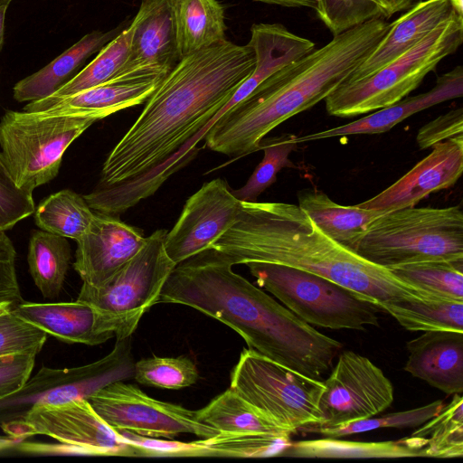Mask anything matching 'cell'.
<instances>
[{"label":"cell","mask_w":463,"mask_h":463,"mask_svg":"<svg viewBox=\"0 0 463 463\" xmlns=\"http://www.w3.org/2000/svg\"><path fill=\"white\" fill-rule=\"evenodd\" d=\"M96 121L92 118L6 111L0 121V153L15 184L32 194L52 180L66 149Z\"/></svg>","instance_id":"cell-8"},{"label":"cell","mask_w":463,"mask_h":463,"mask_svg":"<svg viewBox=\"0 0 463 463\" xmlns=\"http://www.w3.org/2000/svg\"><path fill=\"white\" fill-rule=\"evenodd\" d=\"M13 310L47 335L69 344L100 345L116 337L113 323L89 303L22 301Z\"/></svg>","instance_id":"cell-18"},{"label":"cell","mask_w":463,"mask_h":463,"mask_svg":"<svg viewBox=\"0 0 463 463\" xmlns=\"http://www.w3.org/2000/svg\"><path fill=\"white\" fill-rule=\"evenodd\" d=\"M13 0H0V5H5L8 7V5H10V3L12 2Z\"/></svg>","instance_id":"cell-49"},{"label":"cell","mask_w":463,"mask_h":463,"mask_svg":"<svg viewBox=\"0 0 463 463\" xmlns=\"http://www.w3.org/2000/svg\"><path fill=\"white\" fill-rule=\"evenodd\" d=\"M391 27L374 18L352 27L262 81L212 127L204 146L233 160L291 117L325 99L373 52Z\"/></svg>","instance_id":"cell-4"},{"label":"cell","mask_w":463,"mask_h":463,"mask_svg":"<svg viewBox=\"0 0 463 463\" xmlns=\"http://www.w3.org/2000/svg\"><path fill=\"white\" fill-rule=\"evenodd\" d=\"M386 8L388 18L395 13L408 9L414 0H380Z\"/></svg>","instance_id":"cell-45"},{"label":"cell","mask_w":463,"mask_h":463,"mask_svg":"<svg viewBox=\"0 0 463 463\" xmlns=\"http://www.w3.org/2000/svg\"><path fill=\"white\" fill-rule=\"evenodd\" d=\"M33 195L20 189L10 176L0 153V232L12 229L34 213Z\"/></svg>","instance_id":"cell-40"},{"label":"cell","mask_w":463,"mask_h":463,"mask_svg":"<svg viewBox=\"0 0 463 463\" xmlns=\"http://www.w3.org/2000/svg\"><path fill=\"white\" fill-rule=\"evenodd\" d=\"M180 57L224 41V7L218 0H174Z\"/></svg>","instance_id":"cell-27"},{"label":"cell","mask_w":463,"mask_h":463,"mask_svg":"<svg viewBox=\"0 0 463 463\" xmlns=\"http://www.w3.org/2000/svg\"><path fill=\"white\" fill-rule=\"evenodd\" d=\"M212 249L177 264L158 303L188 306L232 328L259 354L322 381L343 345L235 273Z\"/></svg>","instance_id":"cell-2"},{"label":"cell","mask_w":463,"mask_h":463,"mask_svg":"<svg viewBox=\"0 0 463 463\" xmlns=\"http://www.w3.org/2000/svg\"><path fill=\"white\" fill-rule=\"evenodd\" d=\"M241 202L229 184L217 178L190 196L164 240L165 250L176 265L207 250L238 220Z\"/></svg>","instance_id":"cell-14"},{"label":"cell","mask_w":463,"mask_h":463,"mask_svg":"<svg viewBox=\"0 0 463 463\" xmlns=\"http://www.w3.org/2000/svg\"><path fill=\"white\" fill-rule=\"evenodd\" d=\"M390 270L438 300L463 302V261L419 262Z\"/></svg>","instance_id":"cell-33"},{"label":"cell","mask_w":463,"mask_h":463,"mask_svg":"<svg viewBox=\"0 0 463 463\" xmlns=\"http://www.w3.org/2000/svg\"><path fill=\"white\" fill-rule=\"evenodd\" d=\"M7 6L0 5V52L3 48L5 39V19Z\"/></svg>","instance_id":"cell-47"},{"label":"cell","mask_w":463,"mask_h":463,"mask_svg":"<svg viewBox=\"0 0 463 463\" xmlns=\"http://www.w3.org/2000/svg\"><path fill=\"white\" fill-rule=\"evenodd\" d=\"M255 63L249 43L227 39L182 57L108 156L96 188L128 182L165 162L228 102Z\"/></svg>","instance_id":"cell-1"},{"label":"cell","mask_w":463,"mask_h":463,"mask_svg":"<svg viewBox=\"0 0 463 463\" xmlns=\"http://www.w3.org/2000/svg\"><path fill=\"white\" fill-rule=\"evenodd\" d=\"M245 265L259 287L309 325L354 330L380 325L376 305L326 278L275 263Z\"/></svg>","instance_id":"cell-7"},{"label":"cell","mask_w":463,"mask_h":463,"mask_svg":"<svg viewBox=\"0 0 463 463\" xmlns=\"http://www.w3.org/2000/svg\"><path fill=\"white\" fill-rule=\"evenodd\" d=\"M463 136V109H452L424 125L418 132L416 141L420 149L452 137Z\"/></svg>","instance_id":"cell-42"},{"label":"cell","mask_w":463,"mask_h":463,"mask_svg":"<svg viewBox=\"0 0 463 463\" xmlns=\"http://www.w3.org/2000/svg\"><path fill=\"white\" fill-rule=\"evenodd\" d=\"M34 362L35 356L31 355L0 357V400L13 396L24 388Z\"/></svg>","instance_id":"cell-41"},{"label":"cell","mask_w":463,"mask_h":463,"mask_svg":"<svg viewBox=\"0 0 463 463\" xmlns=\"http://www.w3.org/2000/svg\"><path fill=\"white\" fill-rule=\"evenodd\" d=\"M4 430L23 439L36 434L51 437L61 443L57 453L61 454L137 457V448L108 425L84 398L57 402L38 400Z\"/></svg>","instance_id":"cell-11"},{"label":"cell","mask_w":463,"mask_h":463,"mask_svg":"<svg viewBox=\"0 0 463 463\" xmlns=\"http://www.w3.org/2000/svg\"><path fill=\"white\" fill-rule=\"evenodd\" d=\"M315 11L333 36L374 18L388 19L380 0H318Z\"/></svg>","instance_id":"cell-38"},{"label":"cell","mask_w":463,"mask_h":463,"mask_svg":"<svg viewBox=\"0 0 463 463\" xmlns=\"http://www.w3.org/2000/svg\"><path fill=\"white\" fill-rule=\"evenodd\" d=\"M425 437V455L429 458H460L463 456V398L454 393L449 404L433 418L412 432Z\"/></svg>","instance_id":"cell-34"},{"label":"cell","mask_w":463,"mask_h":463,"mask_svg":"<svg viewBox=\"0 0 463 463\" xmlns=\"http://www.w3.org/2000/svg\"><path fill=\"white\" fill-rule=\"evenodd\" d=\"M291 442L286 432H219L191 442L162 439L158 453L160 457L270 458L281 457Z\"/></svg>","instance_id":"cell-23"},{"label":"cell","mask_w":463,"mask_h":463,"mask_svg":"<svg viewBox=\"0 0 463 463\" xmlns=\"http://www.w3.org/2000/svg\"><path fill=\"white\" fill-rule=\"evenodd\" d=\"M133 378L141 384L178 390L194 384L199 373L195 364L186 356H152L134 364Z\"/></svg>","instance_id":"cell-37"},{"label":"cell","mask_w":463,"mask_h":463,"mask_svg":"<svg viewBox=\"0 0 463 463\" xmlns=\"http://www.w3.org/2000/svg\"><path fill=\"white\" fill-rule=\"evenodd\" d=\"M444 406V402L439 400L422 407L390 413L379 418L371 417L332 428L308 425L300 428L298 432L319 433L325 437L340 439L344 436L382 428H416L436 416Z\"/></svg>","instance_id":"cell-36"},{"label":"cell","mask_w":463,"mask_h":463,"mask_svg":"<svg viewBox=\"0 0 463 463\" xmlns=\"http://www.w3.org/2000/svg\"><path fill=\"white\" fill-rule=\"evenodd\" d=\"M71 261L66 238L35 231L29 241L27 262L32 279L44 298L57 299L63 288Z\"/></svg>","instance_id":"cell-29"},{"label":"cell","mask_w":463,"mask_h":463,"mask_svg":"<svg viewBox=\"0 0 463 463\" xmlns=\"http://www.w3.org/2000/svg\"><path fill=\"white\" fill-rule=\"evenodd\" d=\"M319 400L322 420L315 425L332 428L375 416L393 402V387L383 371L368 358L352 351L339 353L336 364L323 382Z\"/></svg>","instance_id":"cell-13"},{"label":"cell","mask_w":463,"mask_h":463,"mask_svg":"<svg viewBox=\"0 0 463 463\" xmlns=\"http://www.w3.org/2000/svg\"><path fill=\"white\" fill-rule=\"evenodd\" d=\"M463 96V69L458 65L438 77L429 91L375 110L355 121L319 132L298 137V143L358 134L384 133L398 123L423 109Z\"/></svg>","instance_id":"cell-20"},{"label":"cell","mask_w":463,"mask_h":463,"mask_svg":"<svg viewBox=\"0 0 463 463\" xmlns=\"http://www.w3.org/2000/svg\"><path fill=\"white\" fill-rule=\"evenodd\" d=\"M297 196L298 205L324 233L354 251L369 224L383 213L357 205L338 204L317 188H305Z\"/></svg>","instance_id":"cell-25"},{"label":"cell","mask_w":463,"mask_h":463,"mask_svg":"<svg viewBox=\"0 0 463 463\" xmlns=\"http://www.w3.org/2000/svg\"><path fill=\"white\" fill-rule=\"evenodd\" d=\"M425 437L413 436L389 441H350L335 438L291 442L283 457L305 458H401L426 457Z\"/></svg>","instance_id":"cell-26"},{"label":"cell","mask_w":463,"mask_h":463,"mask_svg":"<svg viewBox=\"0 0 463 463\" xmlns=\"http://www.w3.org/2000/svg\"><path fill=\"white\" fill-rule=\"evenodd\" d=\"M141 230L118 215L94 212L87 232L77 241L73 268L82 283L99 287L129 261L145 245Z\"/></svg>","instance_id":"cell-17"},{"label":"cell","mask_w":463,"mask_h":463,"mask_svg":"<svg viewBox=\"0 0 463 463\" xmlns=\"http://www.w3.org/2000/svg\"><path fill=\"white\" fill-rule=\"evenodd\" d=\"M406 348V372L447 394L463 392V332L425 331Z\"/></svg>","instance_id":"cell-19"},{"label":"cell","mask_w":463,"mask_h":463,"mask_svg":"<svg viewBox=\"0 0 463 463\" xmlns=\"http://www.w3.org/2000/svg\"><path fill=\"white\" fill-rule=\"evenodd\" d=\"M278 428L296 434L322 420V381L307 377L249 348L241 353L231 385Z\"/></svg>","instance_id":"cell-9"},{"label":"cell","mask_w":463,"mask_h":463,"mask_svg":"<svg viewBox=\"0 0 463 463\" xmlns=\"http://www.w3.org/2000/svg\"><path fill=\"white\" fill-rule=\"evenodd\" d=\"M165 77H136L109 80L60 99L39 113L48 116L92 118L99 120L119 110L146 102Z\"/></svg>","instance_id":"cell-22"},{"label":"cell","mask_w":463,"mask_h":463,"mask_svg":"<svg viewBox=\"0 0 463 463\" xmlns=\"http://www.w3.org/2000/svg\"><path fill=\"white\" fill-rule=\"evenodd\" d=\"M297 137L293 134L264 137L260 142V150L264 152L262 160L246 184L238 190H232L234 196L241 202H255L260 194L275 183L282 168H296L288 156L298 147Z\"/></svg>","instance_id":"cell-35"},{"label":"cell","mask_w":463,"mask_h":463,"mask_svg":"<svg viewBox=\"0 0 463 463\" xmlns=\"http://www.w3.org/2000/svg\"><path fill=\"white\" fill-rule=\"evenodd\" d=\"M463 172V136L435 144L431 152L389 187L356 204L383 213L413 207L431 193L453 186Z\"/></svg>","instance_id":"cell-16"},{"label":"cell","mask_w":463,"mask_h":463,"mask_svg":"<svg viewBox=\"0 0 463 463\" xmlns=\"http://www.w3.org/2000/svg\"><path fill=\"white\" fill-rule=\"evenodd\" d=\"M130 24L133 30L128 57L113 80L166 76L181 59L174 0H141Z\"/></svg>","instance_id":"cell-15"},{"label":"cell","mask_w":463,"mask_h":463,"mask_svg":"<svg viewBox=\"0 0 463 463\" xmlns=\"http://www.w3.org/2000/svg\"><path fill=\"white\" fill-rule=\"evenodd\" d=\"M47 334L19 317L13 309L0 315V357L35 356L42 351Z\"/></svg>","instance_id":"cell-39"},{"label":"cell","mask_w":463,"mask_h":463,"mask_svg":"<svg viewBox=\"0 0 463 463\" xmlns=\"http://www.w3.org/2000/svg\"><path fill=\"white\" fill-rule=\"evenodd\" d=\"M24 439L21 438L14 437L9 434L0 435V452L18 445Z\"/></svg>","instance_id":"cell-46"},{"label":"cell","mask_w":463,"mask_h":463,"mask_svg":"<svg viewBox=\"0 0 463 463\" xmlns=\"http://www.w3.org/2000/svg\"><path fill=\"white\" fill-rule=\"evenodd\" d=\"M198 420L219 432L283 433L252 404L231 387L196 411ZM288 433V432H286Z\"/></svg>","instance_id":"cell-30"},{"label":"cell","mask_w":463,"mask_h":463,"mask_svg":"<svg viewBox=\"0 0 463 463\" xmlns=\"http://www.w3.org/2000/svg\"><path fill=\"white\" fill-rule=\"evenodd\" d=\"M354 251L388 269L427 261H463V212L457 205L383 213L369 224Z\"/></svg>","instance_id":"cell-5"},{"label":"cell","mask_w":463,"mask_h":463,"mask_svg":"<svg viewBox=\"0 0 463 463\" xmlns=\"http://www.w3.org/2000/svg\"><path fill=\"white\" fill-rule=\"evenodd\" d=\"M14 307H15V305L10 304V303L0 304V315L8 310L13 309Z\"/></svg>","instance_id":"cell-48"},{"label":"cell","mask_w":463,"mask_h":463,"mask_svg":"<svg viewBox=\"0 0 463 463\" xmlns=\"http://www.w3.org/2000/svg\"><path fill=\"white\" fill-rule=\"evenodd\" d=\"M166 232L160 229L147 236L142 249L101 286L82 283L77 299L109 318L116 328V339L131 336L144 314L157 304L176 266L165 250Z\"/></svg>","instance_id":"cell-10"},{"label":"cell","mask_w":463,"mask_h":463,"mask_svg":"<svg viewBox=\"0 0 463 463\" xmlns=\"http://www.w3.org/2000/svg\"><path fill=\"white\" fill-rule=\"evenodd\" d=\"M462 42L463 16L454 13L415 46L375 72L341 83L325 99L327 113L350 118L400 101Z\"/></svg>","instance_id":"cell-6"},{"label":"cell","mask_w":463,"mask_h":463,"mask_svg":"<svg viewBox=\"0 0 463 463\" xmlns=\"http://www.w3.org/2000/svg\"><path fill=\"white\" fill-rule=\"evenodd\" d=\"M87 400L100 418L116 430L166 439H174L182 433L202 439L219 433L201 422L196 411L156 400L123 381L99 389Z\"/></svg>","instance_id":"cell-12"},{"label":"cell","mask_w":463,"mask_h":463,"mask_svg":"<svg viewBox=\"0 0 463 463\" xmlns=\"http://www.w3.org/2000/svg\"><path fill=\"white\" fill-rule=\"evenodd\" d=\"M269 5H277L284 7H309L317 9L318 0H254Z\"/></svg>","instance_id":"cell-44"},{"label":"cell","mask_w":463,"mask_h":463,"mask_svg":"<svg viewBox=\"0 0 463 463\" xmlns=\"http://www.w3.org/2000/svg\"><path fill=\"white\" fill-rule=\"evenodd\" d=\"M132 30L130 24L104 45L88 65L56 92L45 99L29 102L24 110L40 112L60 99L112 80L128 57Z\"/></svg>","instance_id":"cell-28"},{"label":"cell","mask_w":463,"mask_h":463,"mask_svg":"<svg viewBox=\"0 0 463 463\" xmlns=\"http://www.w3.org/2000/svg\"><path fill=\"white\" fill-rule=\"evenodd\" d=\"M456 13L449 0L419 1L391 23V27L373 52L345 81L363 79L415 46Z\"/></svg>","instance_id":"cell-21"},{"label":"cell","mask_w":463,"mask_h":463,"mask_svg":"<svg viewBox=\"0 0 463 463\" xmlns=\"http://www.w3.org/2000/svg\"><path fill=\"white\" fill-rule=\"evenodd\" d=\"M14 246L5 232H0V304L17 305L24 301L16 269Z\"/></svg>","instance_id":"cell-43"},{"label":"cell","mask_w":463,"mask_h":463,"mask_svg":"<svg viewBox=\"0 0 463 463\" xmlns=\"http://www.w3.org/2000/svg\"><path fill=\"white\" fill-rule=\"evenodd\" d=\"M377 307L410 331L463 332V302L402 298Z\"/></svg>","instance_id":"cell-31"},{"label":"cell","mask_w":463,"mask_h":463,"mask_svg":"<svg viewBox=\"0 0 463 463\" xmlns=\"http://www.w3.org/2000/svg\"><path fill=\"white\" fill-rule=\"evenodd\" d=\"M118 33V30H95L85 34L41 70L19 80L13 89L14 99L32 102L50 97L79 72L89 57Z\"/></svg>","instance_id":"cell-24"},{"label":"cell","mask_w":463,"mask_h":463,"mask_svg":"<svg viewBox=\"0 0 463 463\" xmlns=\"http://www.w3.org/2000/svg\"><path fill=\"white\" fill-rule=\"evenodd\" d=\"M93 217L84 197L69 189L51 194L34 211L35 224L43 231L76 241L87 232Z\"/></svg>","instance_id":"cell-32"},{"label":"cell","mask_w":463,"mask_h":463,"mask_svg":"<svg viewBox=\"0 0 463 463\" xmlns=\"http://www.w3.org/2000/svg\"><path fill=\"white\" fill-rule=\"evenodd\" d=\"M241 205L235 224L208 248L232 266L269 262L302 269L376 306L402 298L440 301L328 237L297 204L255 201Z\"/></svg>","instance_id":"cell-3"}]
</instances>
